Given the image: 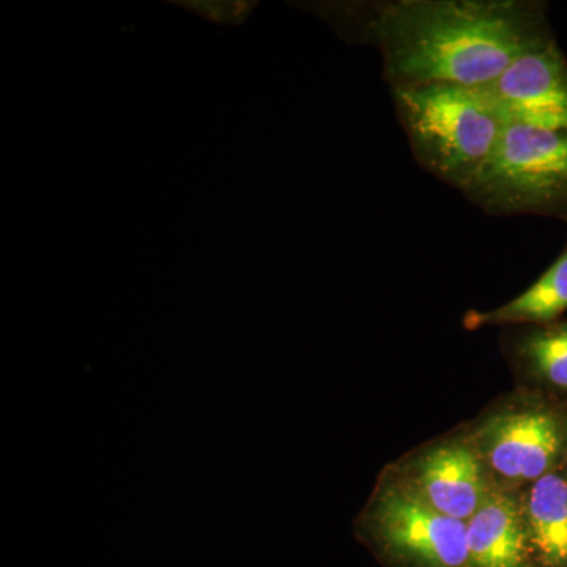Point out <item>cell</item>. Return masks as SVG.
Listing matches in <instances>:
<instances>
[{"instance_id":"obj_1","label":"cell","mask_w":567,"mask_h":567,"mask_svg":"<svg viewBox=\"0 0 567 567\" xmlns=\"http://www.w3.org/2000/svg\"><path fill=\"white\" fill-rule=\"evenodd\" d=\"M349 43L382 55L393 87H487L520 55L557 39L540 0L309 3Z\"/></svg>"},{"instance_id":"obj_2","label":"cell","mask_w":567,"mask_h":567,"mask_svg":"<svg viewBox=\"0 0 567 567\" xmlns=\"http://www.w3.org/2000/svg\"><path fill=\"white\" fill-rule=\"evenodd\" d=\"M390 92L416 163L465 192L491 162L507 126L487 89L429 84Z\"/></svg>"},{"instance_id":"obj_3","label":"cell","mask_w":567,"mask_h":567,"mask_svg":"<svg viewBox=\"0 0 567 567\" xmlns=\"http://www.w3.org/2000/svg\"><path fill=\"white\" fill-rule=\"evenodd\" d=\"M462 196L491 216L567 223V132L507 122L491 162Z\"/></svg>"},{"instance_id":"obj_4","label":"cell","mask_w":567,"mask_h":567,"mask_svg":"<svg viewBox=\"0 0 567 567\" xmlns=\"http://www.w3.org/2000/svg\"><path fill=\"white\" fill-rule=\"evenodd\" d=\"M361 529L386 567H468L466 522L439 513L395 481L379 487Z\"/></svg>"},{"instance_id":"obj_5","label":"cell","mask_w":567,"mask_h":567,"mask_svg":"<svg viewBox=\"0 0 567 567\" xmlns=\"http://www.w3.org/2000/svg\"><path fill=\"white\" fill-rule=\"evenodd\" d=\"M565 440V424L554 412L516 404L484 417L472 436L486 470L511 486L550 473Z\"/></svg>"},{"instance_id":"obj_6","label":"cell","mask_w":567,"mask_h":567,"mask_svg":"<svg viewBox=\"0 0 567 567\" xmlns=\"http://www.w3.org/2000/svg\"><path fill=\"white\" fill-rule=\"evenodd\" d=\"M486 89L507 122L567 132V58L557 39L520 55Z\"/></svg>"},{"instance_id":"obj_7","label":"cell","mask_w":567,"mask_h":567,"mask_svg":"<svg viewBox=\"0 0 567 567\" xmlns=\"http://www.w3.org/2000/svg\"><path fill=\"white\" fill-rule=\"evenodd\" d=\"M425 505L468 522L491 491L487 470L472 439H453L427 447L398 481Z\"/></svg>"},{"instance_id":"obj_8","label":"cell","mask_w":567,"mask_h":567,"mask_svg":"<svg viewBox=\"0 0 567 567\" xmlns=\"http://www.w3.org/2000/svg\"><path fill=\"white\" fill-rule=\"evenodd\" d=\"M466 540L468 567H536L520 498L498 484L466 522Z\"/></svg>"},{"instance_id":"obj_9","label":"cell","mask_w":567,"mask_h":567,"mask_svg":"<svg viewBox=\"0 0 567 567\" xmlns=\"http://www.w3.org/2000/svg\"><path fill=\"white\" fill-rule=\"evenodd\" d=\"M567 312V237L554 264L525 292L488 311H470L466 330L486 327H529L558 322Z\"/></svg>"},{"instance_id":"obj_10","label":"cell","mask_w":567,"mask_h":567,"mask_svg":"<svg viewBox=\"0 0 567 567\" xmlns=\"http://www.w3.org/2000/svg\"><path fill=\"white\" fill-rule=\"evenodd\" d=\"M518 498L536 567H567V480L547 473Z\"/></svg>"},{"instance_id":"obj_11","label":"cell","mask_w":567,"mask_h":567,"mask_svg":"<svg viewBox=\"0 0 567 567\" xmlns=\"http://www.w3.org/2000/svg\"><path fill=\"white\" fill-rule=\"evenodd\" d=\"M509 328L507 352L522 374L567 391V320Z\"/></svg>"},{"instance_id":"obj_12","label":"cell","mask_w":567,"mask_h":567,"mask_svg":"<svg viewBox=\"0 0 567 567\" xmlns=\"http://www.w3.org/2000/svg\"><path fill=\"white\" fill-rule=\"evenodd\" d=\"M174 6H182V9L193 11L204 20L215 24H244L254 10L257 2H212V0H192V2H174Z\"/></svg>"}]
</instances>
